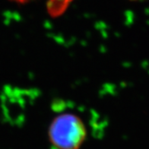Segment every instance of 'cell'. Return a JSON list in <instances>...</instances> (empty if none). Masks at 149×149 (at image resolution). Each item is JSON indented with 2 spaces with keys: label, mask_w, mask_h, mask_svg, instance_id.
Returning <instances> with one entry per match:
<instances>
[{
  "label": "cell",
  "mask_w": 149,
  "mask_h": 149,
  "mask_svg": "<svg viewBox=\"0 0 149 149\" xmlns=\"http://www.w3.org/2000/svg\"><path fill=\"white\" fill-rule=\"evenodd\" d=\"M86 137V130L78 116L65 113L56 117L49 128V138L59 149H79Z\"/></svg>",
  "instance_id": "6da1fadb"
},
{
  "label": "cell",
  "mask_w": 149,
  "mask_h": 149,
  "mask_svg": "<svg viewBox=\"0 0 149 149\" xmlns=\"http://www.w3.org/2000/svg\"><path fill=\"white\" fill-rule=\"evenodd\" d=\"M49 2H50L51 7L54 6L59 9V8H64L65 6H66L69 2H70V0H49Z\"/></svg>",
  "instance_id": "7a4b0ae2"
}]
</instances>
